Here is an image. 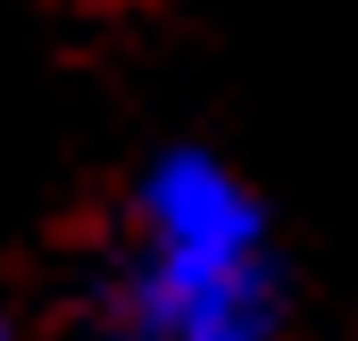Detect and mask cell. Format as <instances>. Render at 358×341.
Returning <instances> with one entry per match:
<instances>
[{
    "mask_svg": "<svg viewBox=\"0 0 358 341\" xmlns=\"http://www.w3.org/2000/svg\"><path fill=\"white\" fill-rule=\"evenodd\" d=\"M267 208L217 150H159L134 183V250L100 283V341H275Z\"/></svg>",
    "mask_w": 358,
    "mask_h": 341,
    "instance_id": "1",
    "label": "cell"
},
{
    "mask_svg": "<svg viewBox=\"0 0 358 341\" xmlns=\"http://www.w3.org/2000/svg\"><path fill=\"white\" fill-rule=\"evenodd\" d=\"M0 341H8V317H0Z\"/></svg>",
    "mask_w": 358,
    "mask_h": 341,
    "instance_id": "2",
    "label": "cell"
}]
</instances>
